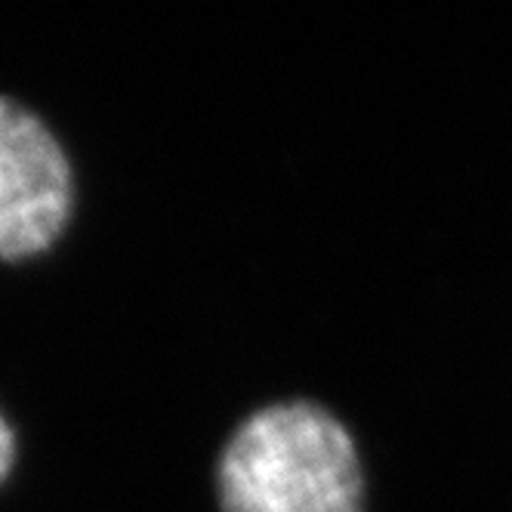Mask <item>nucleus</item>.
Masks as SVG:
<instances>
[{
	"instance_id": "nucleus-1",
	"label": "nucleus",
	"mask_w": 512,
	"mask_h": 512,
	"mask_svg": "<svg viewBox=\"0 0 512 512\" xmlns=\"http://www.w3.org/2000/svg\"><path fill=\"white\" fill-rule=\"evenodd\" d=\"M223 512H361L364 475L346 426L312 401L250 414L219 457Z\"/></svg>"
},
{
	"instance_id": "nucleus-2",
	"label": "nucleus",
	"mask_w": 512,
	"mask_h": 512,
	"mask_svg": "<svg viewBox=\"0 0 512 512\" xmlns=\"http://www.w3.org/2000/svg\"><path fill=\"white\" fill-rule=\"evenodd\" d=\"M71 164L53 130L0 96V260L38 256L71 216Z\"/></svg>"
},
{
	"instance_id": "nucleus-3",
	"label": "nucleus",
	"mask_w": 512,
	"mask_h": 512,
	"mask_svg": "<svg viewBox=\"0 0 512 512\" xmlns=\"http://www.w3.org/2000/svg\"><path fill=\"white\" fill-rule=\"evenodd\" d=\"M13 460H16V435H13L10 423L4 420V414H0V482L10 475Z\"/></svg>"
}]
</instances>
